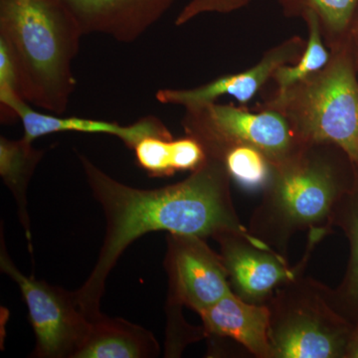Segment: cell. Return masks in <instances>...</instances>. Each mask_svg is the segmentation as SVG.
I'll return each mask as SVG.
<instances>
[{
    "label": "cell",
    "mask_w": 358,
    "mask_h": 358,
    "mask_svg": "<svg viewBox=\"0 0 358 358\" xmlns=\"http://www.w3.org/2000/svg\"><path fill=\"white\" fill-rule=\"evenodd\" d=\"M306 45L307 40L294 35L268 49L257 64L243 72L219 77L194 88L162 89L155 94V98L164 105L178 106L185 110L217 102L223 96H232L244 105L272 81L275 71L282 66L296 63Z\"/></svg>",
    "instance_id": "9"
},
{
    "label": "cell",
    "mask_w": 358,
    "mask_h": 358,
    "mask_svg": "<svg viewBox=\"0 0 358 358\" xmlns=\"http://www.w3.org/2000/svg\"><path fill=\"white\" fill-rule=\"evenodd\" d=\"M82 36L58 0H0V40L13 55L18 93L32 107L65 114L76 90L73 62Z\"/></svg>",
    "instance_id": "2"
},
{
    "label": "cell",
    "mask_w": 358,
    "mask_h": 358,
    "mask_svg": "<svg viewBox=\"0 0 358 358\" xmlns=\"http://www.w3.org/2000/svg\"><path fill=\"white\" fill-rule=\"evenodd\" d=\"M159 352V343L150 331L103 315L92 320L89 333L73 358H152Z\"/></svg>",
    "instance_id": "14"
},
{
    "label": "cell",
    "mask_w": 358,
    "mask_h": 358,
    "mask_svg": "<svg viewBox=\"0 0 358 358\" xmlns=\"http://www.w3.org/2000/svg\"><path fill=\"white\" fill-rule=\"evenodd\" d=\"M216 238L232 286L243 300L262 303L278 285L294 279V273L282 258L257 238L239 233Z\"/></svg>",
    "instance_id": "12"
},
{
    "label": "cell",
    "mask_w": 358,
    "mask_h": 358,
    "mask_svg": "<svg viewBox=\"0 0 358 358\" xmlns=\"http://www.w3.org/2000/svg\"><path fill=\"white\" fill-rule=\"evenodd\" d=\"M18 93L17 72L8 47L0 40V101Z\"/></svg>",
    "instance_id": "23"
},
{
    "label": "cell",
    "mask_w": 358,
    "mask_h": 358,
    "mask_svg": "<svg viewBox=\"0 0 358 358\" xmlns=\"http://www.w3.org/2000/svg\"><path fill=\"white\" fill-rule=\"evenodd\" d=\"M346 357L358 358V327L353 329L352 339H350L348 352H346Z\"/></svg>",
    "instance_id": "25"
},
{
    "label": "cell",
    "mask_w": 358,
    "mask_h": 358,
    "mask_svg": "<svg viewBox=\"0 0 358 358\" xmlns=\"http://www.w3.org/2000/svg\"><path fill=\"white\" fill-rule=\"evenodd\" d=\"M0 109L1 122L6 124L20 120L24 129L22 138L30 143L48 134L67 131L115 136L131 150H134L143 138L148 136L167 140L173 138V134L164 122L152 115L141 117L138 121L128 126H122L117 122L41 113L23 100L21 96H15L6 105L1 106Z\"/></svg>",
    "instance_id": "10"
},
{
    "label": "cell",
    "mask_w": 358,
    "mask_h": 358,
    "mask_svg": "<svg viewBox=\"0 0 358 358\" xmlns=\"http://www.w3.org/2000/svg\"><path fill=\"white\" fill-rule=\"evenodd\" d=\"M252 0H190L176 18V25L187 24L190 21L208 13L228 14L240 10Z\"/></svg>",
    "instance_id": "21"
},
{
    "label": "cell",
    "mask_w": 358,
    "mask_h": 358,
    "mask_svg": "<svg viewBox=\"0 0 358 358\" xmlns=\"http://www.w3.org/2000/svg\"><path fill=\"white\" fill-rule=\"evenodd\" d=\"M181 124L186 136L202 145L207 157L218 160L231 148L248 145L277 166L305 145L288 121L271 110L254 113L232 103L215 102L185 110Z\"/></svg>",
    "instance_id": "5"
},
{
    "label": "cell",
    "mask_w": 358,
    "mask_h": 358,
    "mask_svg": "<svg viewBox=\"0 0 358 358\" xmlns=\"http://www.w3.org/2000/svg\"><path fill=\"white\" fill-rule=\"evenodd\" d=\"M230 179L248 190L266 188L273 174V164L260 150L238 145L226 150L220 159Z\"/></svg>",
    "instance_id": "19"
},
{
    "label": "cell",
    "mask_w": 358,
    "mask_h": 358,
    "mask_svg": "<svg viewBox=\"0 0 358 358\" xmlns=\"http://www.w3.org/2000/svg\"><path fill=\"white\" fill-rule=\"evenodd\" d=\"M20 1H24V0H20Z\"/></svg>",
    "instance_id": "26"
},
{
    "label": "cell",
    "mask_w": 358,
    "mask_h": 358,
    "mask_svg": "<svg viewBox=\"0 0 358 358\" xmlns=\"http://www.w3.org/2000/svg\"><path fill=\"white\" fill-rule=\"evenodd\" d=\"M84 35L131 44L167 13L176 0H58Z\"/></svg>",
    "instance_id": "11"
},
{
    "label": "cell",
    "mask_w": 358,
    "mask_h": 358,
    "mask_svg": "<svg viewBox=\"0 0 358 358\" xmlns=\"http://www.w3.org/2000/svg\"><path fill=\"white\" fill-rule=\"evenodd\" d=\"M204 331L234 339L259 357H271L270 308L250 303L233 293L199 313Z\"/></svg>",
    "instance_id": "13"
},
{
    "label": "cell",
    "mask_w": 358,
    "mask_h": 358,
    "mask_svg": "<svg viewBox=\"0 0 358 358\" xmlns=\"http://www.w3.org/2000/svg\"><path fill=\"white\" fill-rule=\"evenodd\" d=\"M338 223L350 241V257L343 284L334 294L331 307L353 327H358V181L339 201L334 211Z\"/></svg>",
    "instance_id": "16"
},
{
    "label": "cell",
    "mask_w": 358,
    "mask_h": 358,
    "mask_svg": "<svg viewBox=\"0 0 358 358\" xmlns=\"http://www.w3.org/2000/svg\"><path fill=\"white\" fill-rule=\"evenodd\" d=\"M350 39H352L353 56H355V67L358 75V13L350 30Z\"/></svg>",
    "instance_id": "24"
},
{
    "label": "cell",
    "mask_w": 358,
    "mask_h": 358,
    "mask_svg": "<svg viewBox=\"0 0 358 358\" xmlns=\"http://www.w3.org/2000/svg\"><path fill=\"white\" fill-rule=\"evenodd\" d=\"M282 14L301 18L315 13L329 49L350 38L353 21L358 13V0H277Z\"/></svg>",
    "instance_id": "17"
},
{
    "label": "cell",
    "mask_w": 358,
    "mask_h": 358,
    "mask_svg": "<svg viewBox=\"0 0 358 358\" xmlns=\"http://www.w3.org/2000/svg\"><path fill=\"white\" fill-rule=\"evenodd\" d=\"M331 51L326 67L275 91L259 109L275 110L305 143H333L358 171V75L352 39Z\"/></svg>",
    "instance_id": "4"
},
{
    "label": "cell",
    "mask_w": 358,
    "mask_h": 358,
    "mask_svg": "<svg viewBox=\"0 0 358 358\" xmlns=\"http://www.w3.org/2000/svg\"><path fill=\"white\" fill-rule=\"evenodd\" d=\"M77 155L107 222L98 260L83 286L74 292L78 305L91 322L103 315L101 301L110 271L129 245L143 235L166 231L201 238L226 233L252 236L233 208L230 178L220 160L207 157L176 185L141 189L113 178L84 154Z\"/></svg>",
    "instance_id": "1"
},
{
    "label": "cell",
    "mask_w": 358,
    "mask_h": 358,
    "mask_svg": "<svg viewBox=\"0 0 358 358\" xmlns=\"http://www.w3.org/2000/svg\"><path fill=\"white\" fill-rule=\"evenodd\" d=\"M138 166L154 178H164L176 173L173 169V138L148 136L134 148Z\"/></svg>",
    "instance_id": "20"
},
{
    "label": "cell",
    "mask_w": 358,
    "mask_h": 358,
    "mask_svg": "<svg viewBox=\"0 0 358 358\" xmlns=\"http://www.w3.org/2000/svg\"><path fill=\"white\" fill-rule=\"evenodd\" d=\"M173 169L176 171H194L206 160L204 148L192 136L173 140Z\"/></svg>",
    "instance_id": "22"
},
{
    "label": "cell",
    "mask_w": 358,
    "mask_h": 358,
    "mask_svg": "<svg viewBox=\"0 0 358 358\" xmlns=\"http://www.w3.org/2000/svg\"><path fill=\"white\" fill-rule=\"evenodd\" d=\"M308 28V40L305 50L294 64L282 66L273 76L275 91H282L293 85L307 79L322 68L326 67L331 59V51L322 36L320 20L315 13L303 16Z\"/></svg>",
    "instance_id": "18"
},
{
    "label": "cell",
    "mask_w": 358,
    "mask_h": 358,
    "mask_svg": "<svg viewBox=\"0 0 358 358\" xmlns=\"http://www.w3.org/2000/svg\"><path fill=\"white\" fill-rule=\"evenodd\" d=\"M358 171L333 143H305L273 166L258 213L262 229L282 237L331 217L339 201L357 185Z\"/></svg>",
    "instance_id": "3"
},
{
    "label": "cell",
    "mask_w": 358,
    "mask_h": 358,
    "mask_svg": "<svg viewBox=\"0 0 358 358\" xmlns=\"http://www.w3.org/2000/svg\"><path fill=\"white\" fill-rule=\"evenodd\" d=\"M0 268L17 285L28 308L36 345L32 357L73 358L91 327L74 292L27 277L13 262L1 233Z\"/></svg>",
    "instance_id": "6"
},
{
    "label": "cell",
    "mask_w": 358,
    "mask_h": 358,
    "mask_svg": "<svg viewBox=\"0 0 358 358\" xmlns=\"http://www.w3.org/2000/svg\"><path fill=\"white\" fill-rule=\"evenodd\" d=\"M32 143L23 138H0V176L15 199L20 223L29 242L31 231L27 209L28 185L45 155L43 150L33 147Z\"/></svg>",
    "instance_id": "15"
},
{
    "label": "cell",
    "mask_w": 358,
    "mask_h": 358,
    "mask_svg": "<svg viewBox=\"0 0 358 358\" xmlns=\"http://www.w3.org/2000/svg\"><path fill=\"white\" fill-rule=\"evenodd\" d=\"M164 267L169 275V305L206 310L231 292L221 256L203 238L169 234Z\"/></svg>",
    "instance_id": "7"
},
{
    "label": "cell",
    "mask_w": 358,
    "mask_h": 358,
    "mask_svg": "<svg viewBox=\"0 0 358 358\" xmlns=\"http://www.w3.org/2000/svg\"><path fill=\"white\" fill-rule=\"evenodd\" d=\"M353 329L329 303L288 308L277 320L271 317V357H346Z\"/></svg>",
    "instance_id": "8"
}]
</instances>
